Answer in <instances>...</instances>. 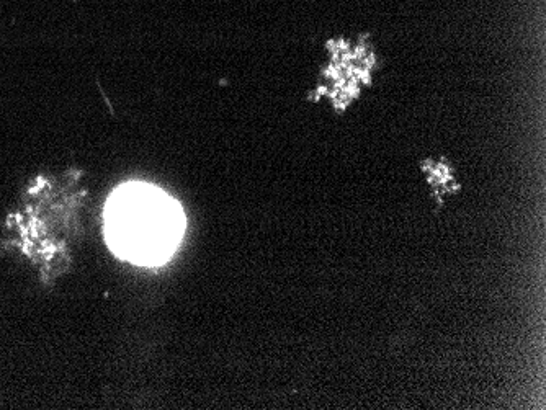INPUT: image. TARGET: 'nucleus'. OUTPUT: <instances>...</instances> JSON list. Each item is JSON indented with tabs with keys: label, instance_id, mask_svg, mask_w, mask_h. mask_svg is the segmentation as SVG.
I'll list each match as a JSON object with an SVG mask.
<instances>
[{
	"label": "nucleus",
	"instance_id": "1",
	"mask_svg": "<svg viewBox=\"0 0 546 410\" xmlns=\"http://www.w3.org/2000/svg\"><path fill=\"white\" fill-rule=\"evenodd\" d=\"M182 231L180 206L157 188L133 183L108 201V244L125 259L148 265L164 262L179 244Z\"/></svg>",
	"mask_w": 546,
	"mask_h": 410
}]
</instances>
